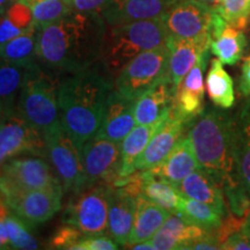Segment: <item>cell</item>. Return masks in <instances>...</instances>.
<instances>
[{
  "instance_id": "6da1fadb",
  "label": "cell",
  "mask_w": 250,
  "mask_h": 250,
  "mask_svg": "<svg viewBox=\"0 0 250 250\" xmlns=\"http://www.w3.org/2000/svg\"><path fill=\"white\" fill-rule=\"evenodd\" d=\"M105 29L101 13L72 11L39 28L37 62L58 77L85 70L100 61Z\"/></svg>"
},
{
  "instance_id": "7a4b0ae2",
  "label": "cell",
  "mask_w": 250,
  "mask_h": 250,
  "mask_svg": "<svg viewBox=\"0 0 250 250\" xmlns=\"http://www.w3.org/2000/svg\"><path fill=\"white\" fill-rule=\"evenodd\" d=\"M115 79L100 62L59 77V121L78 145L99 132Z\"/></svg>"
},
{
  "instance_id": "3957f363",
  "label": "cell",
  "mask_w": 250,
  "mask_h": 250,
  "mask_svg": "<svg viewBox=\"0 0 250 250\" xmlns=\"http://www.w3.org/2000/svg\"><path fill=\"white\" fill-rule=\"evenodd\" d=\"M221 108H205L187 125L199 167L223 182L235 173L233 148V116Z\"/></svg>"
},
{
  "instance_id": "277c9868",
  "label": "cell",
  "mask_w": 250,
  "mask_h": 250,
  "mask_svg": "<svg viewBox=\"0 0 250 250\" xmlns=\"http://www.w3.org/2000/svg\"><path fill=\"white\" fill-rule=\"evenodd\" d=\"M168 33L161 18L107 26L100 62L112 78L136 56L167 43Z\"/></svg>"
},
{
  "instance_id": "5b68a950",
  "label": "cell",
  "mask_w": 250,
  "mask_h": 250,
  "mask_svg": "<svg viewBox=\"0 0 250 250\" xmlns=\"http://www.w3.org/2000/svg\"><path fill=\"white\" fill-rule=\"evenodd\" d=\"M58 83V76L39 65L27 78L18 96L17 110L42 133L61 122Z\"/></svg>"
},
{
  "instance_id": "8992f818",
  "label": "cell",
  "mask_w": 250,
  "mask_h": 250,
  "mask_svg": "<svg viewBox=\"0 0 250 250\" xmlns=\"http://www.w3.org/2000/svg\"><path fill=\"white\" fill-rule=\"evenodd\" d=\"M111 187L96 183L72 193L62 221L78 227L86 236L108 234Z\"/></svg>"
},
{
  "instance_id": "52a82bcc",
  "label": "cell",
  "mask_w": 250,
  "mask_h": 250,
  "mask_svg": "<svg viewBox=\"0 0 250 250\" xmlns=\"http://www.w3.org/2000/svg\"><path fill=\"white\" fill-rule=\"evenodd\" d=\"M46 158L61 180L65 192H77L87 186L81 147L61 122L43 133Z\"/></svg>"
},
{
  "instance_id": "ba28073f",
  "label": "cell",
  "mask_w": 250,
  "mask_h": 250,
  "mask_svg": "<svg viewBox=\"0 0 250 250\" xmlns=\"http://www.w3.org/2000/svg\"><path fill=\"white\" fill-rule=\"evenodd\" d=\"M169 50L167 44L144 51L127 62L115 77V88L136 100L159 81L169 77Z\"/></svg>"
},
{
  "instance_id": "9c48e42d",
  "label": "cell",
  "mask_w": 250,
  "mask_h": 250,
  "mask_svg": "<svg viewBox=\"0 0 250 250\" xmlns=\"http://www.w3.org/2000/svg\"><path fill=\"white\" fill-rule=\"evenodd\" d=\"M57 186H62V182L45 156L19 155L0 166V192L2 197L11 192Z\"/></svg>"
},
{
  "instance_id": "30bf717a",
  "label": "cell",
  "mask_w": 250,
  "mask_h": 250,
  "mask_svg": "<svg viewBox=\"0 0 250 250\" xmlns=\"http://www.w3.org/2000/svg\"><path fill=\"white\" fill-rule=\"evenodd\" d=\"M81 155L87 186L96 183L115 186L122 179L121 143L96 133L81 146Z\"/></svg>"
},
{
  "instance_id": "8fae6325",
  "label": "cell",
  "mask_w": 250,
  "mask_h": 250,
  "mask_svg": "<svg viewBox=\"0 0 250 250\" xmlns=\"http://www.w3.org/2000/svg\"><path fill=\"white\" fill-rule=\"evenodd\" d=\"M23 154L46 158V144L43 133L28 123L15 107L4 112L0 126V166Z\"/></svg>"
},
{
  "instance_id": "7c38bea8",
  "label": "cell",
  "mask_w": 250,
  "mask_h": 250,
  "mask_svg": "<svg viewBox=\"0 0 250 250\" xmlns=\"http://www.w3.org/2000/svg\"><path fill=\"white\" fill-rule=\"evenodd\" d=\"M214 7L202 0H179L161 19L168 36L196 39L210 35Z\"/></svg>"
},
{
  "instance_id": "4fadbf2b",
  "label": "cell",
  "mask_w": 250,
  "mask_h": 250,
  "mask_svg": "<svg viewBox=\"0 0 250 250\" xmlns=\"http://www.w3.org/2000/svg\"><path fill=\"white\" fill-rule=\"evenodd\" d=\"M62 186L44 189L17 191L5 195L2 198L12 211L33 226L49 221L61 211L64 196Z\"/></svg>"
},
{
  "instance_id": "5bb4252c",
  "label": "cell",
  "mask_w": 250,
  "mask_h": 250,
  "mask_svg": "<svg viewBox=\"0 0 250 250\" xmlns=\"http://www.w3.org/2000/svg\"><path fill=\"white\" fill-rule=\"evenodd\" d=\"M208 52L199 58L195 66L189 71L177 87L171 108L174 114L186 124H189L193 118L199 116L205 109V86L203 73L208 64Z\"/></svg>"
},
{
  "instance_id": "9a60e30c",
  "label": "cell",
  "mask_w": 250,
  "mask_h": 250,
  "mask_svg": "<svg viewBox=\"0 0 250 250\" xmlns=\"http://www.w3.org/2000/svg\"><path fill=\"white\" fill-rule=\"evenodd\" d=\"M173 105V104H171ZM187 125L169 108L160 126L153 134L149 143L136 162V170H147L164 161L180 139L183 137Z\"/></svg>"
},
{
  "instance_id": "2e32d148",
  "label": "cell",
  "mask_w": 250,
  "mask_h": 250,
  "mask_svg": "<svg viewBox=\"0 0 250 250\" xmlns=\"http://www.w3.org/2000/svg\"><path fill=\"white\" fill-rule=\"evenodd\" d=\"M179 0H108L101 15L107 26L161 18Z\"/></svg>"
},
{
  "instance_id": "e0dca14e",
  "label": "cell",
  "mask_w": 250,
  "mask_h": 250,
  "mask_svg": "<svg viewBox=\"0 0 250 250\" xmlns=\"http://www.w3.org/2000/svg\"><path fill=\"white\" fill-rule=\"evenodd\" d=\"M211 35H204L196 39H180L168 36L167 44L169 50V78L177 90L181 81L195 66L199 58L210 51Z\"/></svg>"
},
{
  "instance_id": "ac0fdd59",
  "label": "cell",
  "mask_w": 250,
  "mask_h": 250,
  "mask_svg": "<svg viewBox=\"0 0 250 250\" xmlns=\"http://www.w3.org/2000/svg\"><path fill=\"white\" fill-rule=\"evenodd\" d=\"M134 126V100L124 96L114 87L105 103L101 127L98 133L114 142L122 143Z\"/></svg>"
},
{
  "instance_id": "d6986e66",
  "label": "cell",
  "mask_w": 250,
  "mask_h": 250,
  "mask_svg": "<svg viewBox=\"0 0 250 250\" xmlns=\"http://www.w3.org/2000/svg\"><path fill=\"white\" fill-rule=\"evenodd\" d=\"M176 88L167 77L134 100V120L137 125L153 124L162 120L173 104Z\"/></svg>"
},
{
  "instance_id": "ffe728a7",
  "label": "cell",
  "mask_w": 250,
  "mask_h": 250,
  "mask_svg": "<svg viewBox=\"0 0 250 250\" xmlns=\"http://www.w3.org/2000/svg\"><path fill=\"white\" fill-rule=\"evenodd\" d=\"M210 233L177 213H170L149 241L154 250H188L192 242Z\"/></svg>"
},
{
  "instance_id": "44dd1931",
  "label": "cell",
  "mask_w": 250,
  "mask_h": 250,
  "mask_svg": "<svg viewBox=\"0 0 250 250\" xmlns=\"http://www.w3.org/2000/svg\"><path fill=\"white\" fill-rule=\"evenodd\" d=\"M137 208V197L124 187H111L108 214V234L120 246L129 242Z\"/></svg>"
},
{
  "instance_id": "7402d4cb",
  "label": "cell",
  "mask_w": 250,
  "mask_h": 250,
  "mask_svg": "<svg viewBox=\"0 0 250 250\" xmlns=\"http://www.w3.org/2000/svg\"><path fill=\"white\" fill-rule=\"evenodd\" d=\"M210 35V51L224 65H235L242 58L247 45L245 31L230 26L217 12L212 20Z\"/></svg>"
},
{
  "instance_id": "603a6c76",
  "label": "cell",
  "mask_w": 250,
  "mask_h": 250,
  "mask_svg": "<svg viewBox=\"0 0 250 250\" xmlns=\"http://www.w3.org/2000/svg\"><path fill=\"white\" fill-rule=\"evenodd\" d=\"M199 164L188 136L182 137L164 161L147 169L156 179L177 187L190 173L198 169Z\"/></svg>"
},
{
  "instance_id": "cb8c5ba5",
  "label": "cell",
  "mask_w": 250,
  "mask_h": 250,
  "mask_svg": "<svg viewBox=\"0 0 250 250\" xmlns=\"http://www.w3.org/2000/svg\"><path fill=\"white\" fill-rule=\"evenodd\" d=\"M184 197L205 203L223 217L227 214L221 181L202 168L193 170L176 187Z\"/></svg>"
},
{
  "instance_id": "d4e9b609",
  "label": "cell",
  "mask_w": 250,
  "mask_h": 250,
  "mask_svg": "<svg viewBox=\"0 0 250 250\" xmlns=\"http://www.w3.org/2000/svg\"><path fill=\"white\" fill-rule=\"evenodd\" d=\"M235 174L250 196V95L233 116Z\"/></svg>"
},
{
  "instance_id": "484cf974",
  "label": "cell",
  "mask_w": 250,
  "mask_h": 250,
  "mask_svg": "<svg viewBox=\"0 0 250 250\" xmlns=\"http://www.w3.org/2000/svg\"><path fill=\"white\" fill-rule=\"evenodd\" d=\"M169 215V211L149 202L145 197H137V208L132 229H131L129 242L125 246L136 245L151 240Z\"/></svg>"
},
{
  "instance_id": "4316f807",
  "label": "cell",
  "mask_w": 250,
  "mask_h": 250,
  "mask_svg": "<svg viewBox=\"0 0 250 250\" xmlns=\"http://www.w3.org/2000/svg\"><path fill=\"white\" fill-rule=\"evenodd\" d=\"M39 62L18 64L0 57V103L4 110H11L17 107V100L27 78Z\"/></svg>"
},
{
  "instance_id": "83f0119b",
  "label": "cell",
  "mask_w": 250,
  "mask_h": 250,
  "mask_svg": "<svg viewBox=\"0 0 250 250\" xmlns=\"http://www.w3.org/2000/svg\"><path fill=\"white\" fill-rule=\"evenodd\" d=\"M164 118L153 124L137 125L122 140V177L129 176V175L133 174L136 171L137 160L142 155L144 149L146 148V146H147L153 134L155 133V131L160 126Z\"/></svg>"
},
{
  "instance_id": "f1b7e54d",
  "label": "cell",
  "mask_w": 250,
  "mask_h": 250,
  "mask_svg": "<svg viewBox=\"0 0 250 250\" xmlns=\"http://www.w3.org/2000/svg\"><path fill=\"white\" fill-rule=\"evenodd\" d=\"M142 171V183H140V196L145 197L149 202L161 206L170 212L179 213L183 195L173 184L159 180L148 170Z\"/></svg>"
},
{
  "instance_id": "f546056e",
  "label": "cell",
  "mask_w": 250,
  "mask_h": 250,
  "mask_svg": "<svg viewBox=\"0 0 250 250\" xmlns=\"http://www.w3.org/2000/svg\"><path fill=\"white\" fill-rule=\"evenodd\" d=\"M206 90L215 107L227 110L234 105L235 95L233 80L218 58L211 61V66L206 76Z\"/></svg>"
},
{
  "instance_id": "4dcf8cb0",
  "label": "cell",
  "mask_w": 250,
  "mask_h": 250,
  "mask_svg": "<svg viewBox=\"0 0 250 250\" xmlns=\"http://www.w3.org/2000/svg\"><path fill=\"white\" fill-rule=\"evenodd\" d=\"M37 39L39 27L34 23L23 34L0 45V57L18 64H31L37 62Z\"/></svg>"
},
{
  "instance_id": "1f68e13d",
  "label": "cell",
  "mask_w": 250,
  "mask_h": 250,
  "mask_svg": "<svg viewBox=\"0 0 250 250\" xmlns=\"http://www.w3.org/2000/svg\"><path fill=\"white\" fill-rule=\"evenodd\" d=\"M177 214L182 215L197 226L204 228L208 232H213L217 229L224 218L212 206L184 196Z\"/></svg>"
},
{
  "instance_id": "d6a6232c",
  "label": "cell",
  "mask_w": 250,
  "mask_h": 250,
  "mask_svg": "<svg viewBox=\"0 0 250 250\" xmlns=\"http://www.w3.org/2000/svg\"><path fill=\"white\" fill-rule=\"evenodd\" d=\"M36 226L28 223L13 211L9 212L6 219L11 249L18 250H35L40 248V242L34 234V228Z\"/></svg>"
},
{
  "instance_id": "836d02e7",
  "label": "cell",
  "mask_w": 250,
  "mask_h": 250,
  "mask_svg": "<svg viewBox=\"0 0 250 250\" xmlns=\"http://www.w3.org/2000/svg\"><path fill=\"white\" fill-rule=\"evenodd\" d=\"M30 8L37 27L52 23L73 11L67 0H19Z\"/></svg>"
},
{
  "instance_id": "e575fe53",
  "label": "cell",
  "mask_w": 250,
  "mask_h": 250,
  "mask_svg": "<svg viewBox=\"0 0 250 250\" xmlns=\"http://www.w3.org/2000/svg\"><path fill=\"white\" fill-rule=\"evenodd\" d=\"M221 184L233 213L237 217L247 218L250 212V196L236 174L227 175Z\"/></svg>"
},
{
  "instance_id": "d590c367",
  "label": "cell",
  "mask_w": 250,
  "mask_h": 250,
  "mask_svg": "<svg viewBox=\"0 0 250 250\" xmlns=\"http://www.w3.org/2000/svg\"><path fill=\"white\" fill-rule=\"evenodd\" d=\"M214 9L227 23L237 29L246 31L250 27V0H221Z\"/></svg>"
},
{
  "instance_id": "8d00e7d4",
  "label": "cell",
  "mask_w": 250,
  "mask_h": 250,
  "mask_svg": "<svg viewBox=\"0 0 250 250\" xmlns=\"http://www.w3.org/2000/svg\"><path fill=\"white\" fill-rule=\"evenodd\" d=\"M85 236V234L81 232L78 227L64 223V225L59 227L50 237L49 248L72 250V248Z\"/></svg>"
},
{
  "instance_id": "74e56055",
  "label": "cell",
  "mask_w": 250,
  "mask_h": 250,
  "mask_svg": "<svg viewBox=\"0 0 250 250\" xmlns=\"http://www.w3.org/2000/svg\"><path fill=\"white\" fill-rule=\"evenodd\" d=\"M120 249V245L109 236V234L102 235L85 236L81 239L72 250H116Z\"/></svg>"
},
{
  "instance_id": "f35d334b",
  "label": "cell",
  "mask_w": 250,
  "mask_h": 250,
  "mask_svg": "<svg viewBox=\"0 0 250 250\" xmlns=\"http://www.w3.org/2000/svg\"><path fill=\"white\" fill-rule=\"evenodd\" d=\"M246 223V218H241V217H237L236 214H228L226 218L223 219L221 221L220 226H219L217 229L213 230L214 236L217 237L218 241L223 243L227 237H229L232 234L240 232L242 230L243 226H245Z\"/></svg>"
},
{
  "instance_id": "ab89813d",
  "label": "cell",
  "mask_w": 250,
  "mask_h": 250,
  "mask_svg": "<svg viewBox=\"0 0 250 250\" xmlns=\"http://www.w3.org/2000/svg\"><path fill=\"white\" fill-rule=\"evenodd\" d=\"M221 249L224 250H250V240L242 230L236 232L227 237L221 243Z\"/></svg>"
},
{
  "instance_id": "60d3db41",
  "label": "cell",
  "mask_w": 250,
  "mask_h": 250,
  "mask_svg": "<svg viewBox=\"0 0 250 250\" xmlns=\"http://www.w3.org/2000/svg\"><path fill=\"white\" fill-rule=\"evenodd\" d=\"M11 208L4 198H0V250L11 249V243H9L7 228H6V219H7Z\"/></svg>"
},
{
  "instance_id": "b9f144b4",
  "label": "cell",
  "mask_w": 250,
  "mask_h": 250,
  "mask_svg": "<svg viewBox=\"0 0 250 250\" xmlns=\"http://www.w3.org/2000/svg\"><path fill=\"white\" fill-rule=\"evenodd\" d=\"M71 8L78 12H98L101 13L108 0H67Z\"/></svg>"
},
{
  "instance_id": "7bdbcfd3",
  "label": "cell",
  "mask_w": 250,
  "mask_h": 250,
  "mask_svg": "<svg viewBox=\"0 0 250 250\" xmlns=\"http://www.w3.org/2000/svg\"><path fill=\"white\" fill-rule=\"evenodd\" d=\"M221 249L220 242L218 241L217 237L214 236V234L210 232L206 234L205 236L201 237L197 241L192 242L189 246L188 250H217Z\"/></svg>"
},
{
  "instance_id": "ee69618b",
  "label": "cell",
  "mask_w": 250,
  "mask_h": 250,
  "mask_svg": "<svg viewBox=\"0 0 250 250\" xmlns=\"http://www.w3.org/2000/svg\"><path fill=\"white\" fill-rule=\"evenodd\" d=\"M239 88L243 96L250 95V54L243 59Z\"/></svg>"
},
{
  "instance_id": "f6af8a7d",
  "label": "cell",
  "mask_w": 250,
  "mask_h": 250,
  "mask_svg": "<svg viewBox=\"0 0 250 250\" xmlns=\"http://www.w3.org/2000/svg\"><path fill=\"white\" fill-rule=\"evenodd\" d=\"M14 0H0V17L5 13L6 9L8 8V6Z\"/></svg>"
},
{
  "instance_id": "bcb514c9",
  "label": "cell",
  "mask_w": 250,
  "mask_h": 250,
  "mask_svg": "<svg viewBox=\"0 0 250 250\" xmlns=\"http://www.w3.org/2000/svg\"><path fill=\"white\" fill-rule=\"evenodd\" d=\"M242 232L246 234L247 236H248V239L250 240V215L248 214L246 218V223H245V226L242 228Z\"/></svg>"
},
{
  "instance_id": "7dc6e473",
  "label": "cell",
  "mask_w": 250,
  "mask_h": 250,
  "mask_svg": "<svg viewBox=\"0 0 250 250\" xmlns=\"http://www.w3.org/2000/svg\"><path fill=\"white\" fill-rule=\"evenodd\" d=\"M202 1L208 2V4H210L211 6H213V7L215 8L219 4H220L221 0H202Z\"/></svg>"
},
{
  "instance_id": "c3c4849f",
  "label": "cell",
  "mask_w": 250,
  "mask_h": 250,
  "mask_svg": "<svg viewBox=\"0 0 250 250\" xmlns=\"http://www.w3.org/2000/svg\"><path fill=\"white\" fill-rule=\"evenodd\" d=\"M4 107H2V104L0 103V126H1V123H2V120H4Z\"/></svg>"
},
{
  "instance_id": "681fc988",
  "label": "cell",
  "mask_w": 250,
  "mask_h": 250,
  "mask_svg": "<svg viewBox=\"0 0 250 250\" xmlns=\"http://www.w3.org/2000/svg\"><path fill=\"white\" fill-rule=\"evenodd\" d=\"M0 198H2V196H1V192H0Z\"/></svg>"
},
{
  "instance_id": "f907efd6",
  "label": "cell",
  "mask_w": 250,
  "mask_h": 250,
  "mask_svg": "<svg viewBox=\"0 0 250 250\" xmlns=\"http://www.w3.org/2000/svg\"><path fill=\"white\" fill-rule=\"evenodd\" d=\"M249 26H250V17H249Z\"/></svg>"
},
{
  "instance_id": "816d5d0a",
  "label": "cell",
  "mask_w": 250,
  "mask_h": 250,
  "mask_svg": "<svg viewBox=\"0 0 250 250\" xmlns=\"http://www.w3.org/2000/svg\"><path fill=\"white\" fill-rule=\"evenodd\" d=\"M249 215H250V212H249Z\"/></svg>"
},
{
  "instance_id": "f5cc1de1",
  "label": "cell",
  "mask_w": 250,
  "mask_h": 250,
  "mask_svg": "<svg viewBox=\"0 0 250 250\" xmlns=\"http://www.w3.org/2000/svg\"><path fill=\"white\" fill-rule=\"evenodd\" d=\"M0 18H1V17H0Z\"/></svg>"
}]
</instances>
